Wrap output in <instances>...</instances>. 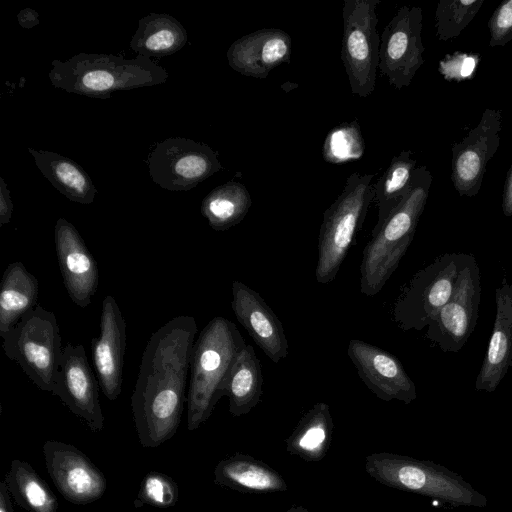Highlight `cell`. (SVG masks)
<instances>
[{"label": "cell", "instance_id": "obj_1", "mask_svg": "<svg viewBox=\"0 0 512 512\" xmlns=\"http://www.w3.org/2000/svg\"><path fill=\"white\" fill-rule=\"evenodd\" d=\"M197 330L194 317L177 316L146 344L131 396L135 428L144 448L160 446L179 427Z\"/></svg>", "mask_w": 512, "mask_h": 512}, {"label": "cell", "instance_id": "obj_2", "mask_svg": "<svg viewBox=\"0 0 512 512\" xmlns=\"http://www.w3.org/2000/svg\"><path fill=\"white\" fill-rule=\"evenodd\" d=\"M245 339L230 320L216 316L201 330L194 343L187 394V429L193 431L211 415L225 395L230 370Z\"/></svg>", "mask_w": 512, "mask_h": 512}, {"label": "cell", "instance_id": "obj_3", "mask_svg": "<svg viewBox=\"0 0 512 512\" xmlns=\"http://www.w3.org/2000/svg\"><path fill=\"white\" fill-rule=\"evenodd\" d=\"M48 77L52 85L69 93L109 98L118 90L165 83L168 72L150 58L125 59L112 54L80 53L66 61L53 60Z\"/></svg>", "mask_w": 512, "mask_h": 512}, {"label": "cell", "instance_id": "obj_4", "mask_svg": "<svg viewBox=\"0 0 512 512\" xmlns=\"http://www.w3.org/2000/svg\"><path fill=\"white\" fill-rule=\"evenodd\" d=\"M430 181L431 176L425 167L416 168L408 192L365 246L360 265L362 294H378L397 269L414 237Z\"/></svg>", "mask_w": 512, "mask_h": 512}, {"label": "cell", "instance_id": "obj_5", "mask_svg": "<svg viewBox=\"0 0 512 512\" xmlns=\"http://www.w3.org/2000/svg\"><path fill=\"white\" fill-rule=\"evenodd\" d=\"M367 471L391 487L431 497L458 507H485L488 500L457 472L432 461L379 454L366 461Z\"/></svg>", "mask_w": 512, "mask_h": 512}, {"label": "cell", "instance_id": "obj_6", "mask_svg": "<svg viewBox=\"0 0 512 512\" xmlns=\"http://www.w3.org/2000/svg\"><path fill=\"white\" fill-rule=\"evenodd\" d=\"M375 176L352 173L342 192L324 212L315 269L318 283L328 284L336 278L357 231L364 223L368 208L374 201L372 181Z\"/></svg>", "mask_w": 512, "mask_h": 512}, {"label": "cell", "instance_id": "obj_7", "mask_svg": "<svg viewBox=\"0 0 512 512\" xmlns=\"http://www.w3.org/2000/svg\"><path fill=\"white\" fill-rule=\"evenodd\" d=\"M1 338L6 356L40 390L52 392L63 350L55 314L37 306Z\"/></svg>", "mask_w": 512, "mask_h": 512}, {"label": "cell", "instance_id": "obj_8", "mask_svg": "<svg viewBox=\"0 0 512 512\" xmlns=\"http://www.w3.org/2000/svg\"><path fill=\"white\" fill-rule=\"evenodd\" d=\"M381 0H344L340 58L351 92L370 96L376 84L380 36L376 8Z\"/></svg>", "mask_w": 512, "mask_h": 512}, {"label": "cell", "instance_id": "obj_9", "mask_svg": "<svg viewBox=\"0 0 512 512\" xmlns=\"http://www.w3.org/2000/svg\"><path fill=\"white\" fill-rule=\"evenodd\" d=\"M464 253H444L419 270L395 301L393 319L404 331H421L450 299Z\"/></svg>", "mask_w": 512, "mask_h": 512}, {"label": "cell", "instance_id": "obj_10", "mask_svg": "<svg viewBox=\"0 0 512 512\" xmlns=\"http://www.w3.org/2000/svg\"><path fill=\"white\" fill-rule=\"evenodd\" d=\"M481 299L480 268L472 254L464 253L450 299L426 331V338L443 352H458L473 333Z\"/></svg>", "mask_w": 512, "mask_h": 512}, {"label": "cell", "instance_id": "obj_11", "mask_svg": "<svg viewBox=\"0 0 512 512\" xmlns=\"http://www.w3.org/2000/svg\"><path fill=\"white\" fill-rule=\"evenodd\" d=\"M148 165L153 182L169 191H188L223 169L216 151L183 137L158 143L149 154Z\"/></svg>", "mask_w": 512, "mask_h": 512}, {"label": "cell", "instance_id": "obj_12", "mask_svg": "<svg viewBox=\"0 0 512 512\" xmlns=\"http://www.w3.org/2000/svg\"><path fill=\"white\" fill-rule=\"evenodd\" d=\"M421 9L403 6L384 27L380 36V73L395 89L406 87L423 63Z\"/></svg>", "mask_w": 512, "mask_h": 512}, {"label": "cell", "instance_id": "obj_13", "mask_svg": "<svg viewBox=\"0 0 512 512\" xmlns=\"http://www.w3.org/2000/svg\"><path fill=\"white\" fill-rule=\"evenodd\" d=\"M43 455L52 482L67 501L85 505L104 495L106 478L87 455L75 446L47 440L43 445Z\"/></svg>", "mask_w": 512, "mask_h": 512}, {"label": "cell", "instance_id": "obj_14", "mask_svg": "<svg viewBox=\"0 0 512 512\" xmlns=\"http://www.w3.org/2000/svg\"><path fill=\"white\" fill-rule=\"evenodd\" d=\"M98 384L84 346L67 342L62 350L52 394L58 396L92 432H100L104 427Z\"/></svg>", "mask_w": 512, "mask_h": 512}, {"label": "cell", "instance_id": "obj_15", "mask_svg": "<svg viewBox=\"0 0 512 512\" xmlns=\"http://www.w3.org/2000/svg\"><path fill=\"white\" fill-rule=\"evenodd\" d=\"M347 353L362 382L378 398L406 404L416 399V386L396 356L359 339L349 341Z\"/></svg>", "mask_w": 512, "mask_h": 512}, {"label": "cell", "instance_id": "obj_16", "mask_svg": "<svg viewBox=\"0 0 512 512\" xmlns=\"http://www.w3.org/2000/svg\"><path fill=\"white\" fill-rule=\"evenodd\" d=\"M125 350L126 323L115 298L107 295L102 301L100 334L92 339L91 351L100 389L111 401L121 394Z\"/></svg>", "mask_w": 512, "mask_h": 512}, {"label": "cell", "instance_id": "obj_17", "mask_svg": "<svg viewBox=\"0 0 512 512\" xmlns=\"http://www.w3.org/2000/svg\"><path fill=\"white\" fill-rule=\"evenodd\" d=\"M54 240L66 291L72 302L86 308L98 287L97 263L75 226L66 219L57 220Z\"/></svg>", "mask_w": 512, "mask_h": 512}, {"label": "cell", "instance_id": "obj_18", "mask_svg": "<svg viewBox=\"0 0 512 512\" xmlns=\"http://www.w3.org/2000/svg\"><path fill=\"white\" fill-rule=\"evenodd\" d=\"M232 296L231 307L236 319L265 355L274 363L287 357L284 327L261 295L245 283L234 280Z\"/></svg>", "mask_w": 512, "mask_h": 512}, {"label": "cell", "instance_id": "obj_19", "mask_svg": "<svg viewBox=\"0 0 512 512\" xmlns=\"http://www.w3.org/2000/svg\"><path fill=\"white\" fill-rule=\"evenodd\" d=\"M292 39L281 29L264 28L235 40L227 51L229 66L241 75L257 79L284 63H289Z\"/></svg>", "mask_w": 512, "mask_h": 512}, {"label": "cell", "instance_id": "obj_20", "mask_svg": "<svg viewBox=\"0 0 512 512\" xmlns=\"http://www.w3.org/2000/svg\"><path fill=\"white\" fill-rule=\"evenodd\" d=\"M496 314L487 351L475 382L477 391L493 392L512 361V284L506 278L496 289Z\"/></svg>", "mask_w": 512, "mask_h": 512}, {"label": "cell", "instance_id": "obj_21", "mask_svg": "<svg viewBox=\"0 0 512 512\" xmlns=\"http://www.w3.org/2000/svg\"><path fill=\"white\" fill-rule=\"evenodd\" d=\"M43 176L70 201L90 204L97 189L90 176L74 160L56 152L28 148Z\"/></svg>", "mask_w": 512, "mask_h": 512}, {"label": "cell", "instance_id": "obj_22", "mask_svg": "<svg viewBox=\"0 0 512 512\" xmlns=\"http://www.w3.org/2000/svg\"><path fill=\"white\" fill-rule=\"evenodd\" d=\"M39 285L23 263H10L0 286V336H4L37 302Z\"/></svg>", "mask_w": 512, "mask_h": 512}, {"label": "cell", "instance_id": "obj_23", "mask_svg": "<svg viewBox=\"0 0 512 512\" xmlns=\"http://www.w3.org/2000/svg\"><path fill=\"white\" fill-rule=\"evenodd\" d=\"M187 38L186 29L174 17L151 13L139 20L129 45L138 55L162 57L181 50Z\"/></svg>", "mask_w": 512, "mask_h": 512}, {"label": "cell", "instance_id": "obj_24", "mask_svg": "<svg viewBox=\"0 0 512 512\" xmlns=\"http://www.w3.org/2000/svg\"><path fill=\"white\" fill-rule=\"evenodd\" d=\"M262 367L254 348L246 344L239 352L225 384L229 411L234 416L248 413L262 396Z\"/></svg>", "mask_w": 512, "mask_h": 512}, {"label": "cell", "instance_id": "obj_25", "mask_svg": "<svg viewBox=\"0 0 512 512\" xmlns=\"http://www.w3.org/2000/svg\"><path fill=\"white\" fill-rule=\"evenodd\" d=\"M252 206L246 186L238 181H228L214 188L201 203V213L210 227L225 231L239 224Z\"/></svg>", "mask_w": 512, "mask_h": 512}, {"label": "cell", "instance_id": "obj_26", "mask_svg": "<svg viewBox=\"0 0 512 512\" xmlns=\"http://www.w3.org/2000/svg\"><path fill=\"white\" fill-rule=\"evenodd\" d=\"M15 503L28 512H57L58 500L27 462L14 459L4 479Z\"/></svg>", "mask_w": 512, "mask_h": 512}, {"label": "cell", "instance_id": "obj_27", "mask_svg": "<svg viewBox=\"0 0 512 512\" xmlns=\"http://www.w3.org/2000/svg\"><path fill=\"white\" fill-rule=\"evenodd\" d=\"M415 164L410 151H402L392 158L385 172L374 184L378 218L372 236L377 234L408 192L416 169Z\"/></svg>", "mask_w": 512, "mask_h": 512}, {"label": "cell", "instance_id": "obj_28", "mask_svg": "<svg viewBox=\"0 0 512 512\" xmlns=\"http://www.w3.org/2000/svg\"><path fill=\"white\" fill-rule=\"evenodd\" d=\"M215 483L252 491H276L285 489L280 476L273 470L243 457H230L215 468Z\"/></svg>", "mask_w": 512, "mask_h": 512}, {"label": "cell", "instance_id": "obj_29", "mask_svg": "<svg viewBox=\"0 0 512 512\" xmlns=\"http://www.w3.org/2000/svg\"><path fill=\"white\" fill-rule=\"evenodd\" d=\"M365 151V142L357 119L333 127L323 143L322 156L331 164L359 160Z\"/></svg>", "mask_w": 512, "mask_h": 512}, {"label": "cell", "instance_id": "obj_30", "mask_svg": "<svg viewBox=\"0 0 512 512\" xmlns=\"http://www.w3.org/2000/svg\"><path fill=\"white\" fill-rule=\"evenodd\" d=\"M332 429L329 406L317 403L299 422L293 436V444L306 455H317L327 442Z\"/></svg>", "mask_w": 512, "mask_h": 512}, {"label": "cell", "instance_id": "obj_31", "mask_svg": "<svg viewBox=\"0 0 512 512\" xmlns=\"http://www.w3.org/2000/svg\"><path fill=\"white\" fill-rule=\"evenodd\" d=\"M179 497L177 483L161 472H149L141 481L134 506L144 505L156 508H169L176 505Z\"/></svg>", "mask_w": 512, "mask_h": 512}, {"label": "cell", "instance_id": "obj_32", "mask_svg": "<svg viewBox=\"0 0 512 512\" xmlns=\"http://www.w3.org/2000/svg\"><path fill=\"white\" fill-rule=\"evenodd\" d=\"M492 40L498 41L512 32V0L504 3L491 22Z\"/></svg>", "mask_w": 512, "mask_h": 512}, {"label": "cell", "instance_id": "obj_33", "mask_svg": "<svg viewBox=\"0 0 512 512\" xmlns=\"http://www.w3.org/2000/svg\"><path fill=\"white\" fill-rule=\"evenodd\" d=\"M13 212V203L10 191L2 177H0V226L10 222Z\"/></svg>", "mask_w": 512, "mask_h": 512}, {"label": "cell", "instance_id": "obj_34", "mask_svg": "<svg viewBox=\"0 0 512 512\" xmlns=\"http://www.w3.org/2000/svg\"><path fill=\"white\" fill-rule=\"evenodd\" d=\"M17 21L21 27L29 29L40 23L39 14L32 8H24L17 14Z\"/></svg>", "mask_w": 512, "mask_h": 512}, {"label": "cell", "instance_id": "obj_35", "mask_svg": "<svg viewBox=\"0 0 512 512\" xmlns=\"http://www.w3.org/2000/svg\"><path fill=\"white\" fill-rule=\"evenodd\" d=\"M0 512H14L11 496L4 480L0 483Z\"/></svg>", "mask_w": 512, "mask_h": 512}, {"label": "cell", "instance_id": "obj_36", "mask_svg": "<svg viewBox=\"0 0 512 512\" xmlns=\"http://www.w3.org/2000/svg\"><path fill=\"white\" fill-rule=\"evenodd\" d=\"M476 65V61L472 57H466L461 63V77H468L472 74Z\"/></svg>", "mask_w": 512, "mask_h": 512}, {"label": "cell", "instance_id": "obj_37", "mask_svg": "<svg viewBox=\"0 0 512 512\" xmlns=\"http://www.w3.org/2000/svg\"><path fill=\"white\" fill-rule=\"evenodd\" d=\"M288 512H298L295 509H290Z\"/></svg>", "mask_w": 512, "mask_h": 512}]
</instances>
